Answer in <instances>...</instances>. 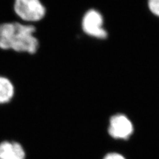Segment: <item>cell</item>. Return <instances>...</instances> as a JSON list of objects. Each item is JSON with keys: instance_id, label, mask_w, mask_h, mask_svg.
Segmentation results:
<instances>
[{"instance_id": "obj_7", "label": "cell", "mask_w": 159, "mask_h": 159, "mask_svg": "<svg viewBox=\"0 0 159 159\" xmlns=\"http://www.w3.org/2000/svg\"><path fill=\"white\" fill-rule=\"evenodd\" d=\"M148 7L152 13L159 17V0H148Z\"/></svg>"}, {"instance_id": "obj_4", "label": "cell", "mask_w": 159, "mask_h": 159, "mask_svg": "<svg viewBox=\"0 0 159 159\" xmlns=\"http://www.w3.org/2000/svg\"><path fill=\"white\" fill-rule=\"evenodd\" d=\"M108 131L109 135L116 139H128L133 131V127L129 119L122 114L111 117Z\"/></svg>"}, {"instance_id": "obj_6", "label": "cell", "mask_w": 159, "mask_h": 159, "mask_svg": "<svg viewBox=\"0 0 159 159\" xmlns=\"http://www.w3.org/2000/svg\"><path fill=\"white\" fill-rule=\"evenodd\" d=\"M16 94V87L12 80L0 74V106L11 103Z\"/></svg>"}, {"instance_id": "obj_1", "label": "cell", "mask_w": 159, "mask_h": 159, "mask_svg": "<svg viewBox=\"0 0 159 159\" xmlns=\"http://www.w3.org/2000/svg\"><path fill=\"white\" fill-rule=\"evenodd\" d=\"M39 48L36 25L17 20L0 23V50L34 55Z\"/></svg>"}, {"instance_id": "obj_3", "label": "cell", "mask_w": 159, "mask_h": 159, "mask_svg": "<svg viewBox=\"0 0 159 159\" xmlns=\"http://www.w3.org/2000/svg\"><path fill=\"white\" fill-rule=\"evenodd\" d=\"M103 17L99 11L89 9L85 13L82 19V29L88 36L98 39L107 37V32L103 29Z\"/></svg>"}, {"instance_id": "obj_5", "label": "cell", "mask_w": 159, "mask_h": 159, "mask_svg": "<svg viewBox=\"0 0 159 159\" xmlns=\"http://www.w3.org/2000/svg\"><path fill=\"white\" fill-rule=\"evenodd\" d=\"M26 151L21 143L14 141L0 142V159H26Z\"/></svg>"}, {"instance_id": "obj_2", "label": "cell", "mask_w": 159, "mask_h": 159, "mask_svg": "<svg viewBox=\"0 0 159 159\" xmlns=\"http://www.w3.org/2000/svg\"><path fill=\"white\" fill-rule=\"evenodd\" d=\"M13 12L17 21L36 25L47 15V8L42 0H13Z\"/></svg>"}, {"instance_id": "obj_8", "label": "cell", "mask_w": 159, "mask_h": 159, "mask_svg": "<svg viewBox=\"0 0 159 159\" xmlns=\"http://www.w3.org/2000/svg\"><path fill=\"white\" fill-rule=\"evenodd\" d=\"M104 159H125L123 156L117 153H109L106 156Z\"/></svg>"}]
</instances>
